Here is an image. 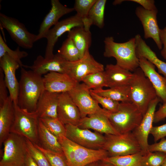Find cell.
Instances as JSON below:
<instances>
[{"mask_svg": "<svg viewBox=\"0 0 166 166\" xmlns=\"http://www.w3.org/2000/svg\"><path fill=\"white\" fill-rule=\"evenodd\" d=\"M51 8L40 25L37 35L36 42L45 38L51 27L55 25L64 15L74 10L73 8L68 7L62 4L58 0H51Z\"/></svg>", "mask_w": 166, "mask_h": 166, "instance_id": "cell-19", "label": "cell"}, {"mask_svg": "<svg viewBox=\"0 0 166 166\" xmlns=\"http://www.w3.org/2000/svg\"><path fill=\"white\" fill-rule=\"evenodd\" d=\"M15 117L14 103L10 96L0 106V145L1 146L10 133Z\"/></svg>", "mask_w": 166, "mask_h": 166, "instance_id": "cell-25", "label": "cell"}, {"mask_svg": "<svg viewBox=\"0 0 166 166\" xmlns=\"http://www.w3.org/2000/svg\"><path fill=\"white\" fill-rule=\"evenodd\" d=\"M57 53L68 61H74L81 58L78 50L72 40L68 38L63 42Z\"/></svg>", "mask_w": 166, "mask_h": 166, "instance_id": "cell-32", "label": "cell"}, {"mask_svg": "<svg viewBox=\"0 0 166 166\" xmlns=\"http://www.w3.org/2000/svg\"><path fill=\"white\" fill-rule=\"evenodd\" d=\"M97 161L94 162L90 164H89L85 166H97Z\"/></svg>", "mask_w": 166, "mask_h": 166, "instance_id": "cell-50", "label": "cell"}, {"mask_svg": "<svg viewBox=\"0 0 166 166\" xmlns=\"http://www.w3.org/2000/svg\"><path fill=\"white\" fill-rule=\"evenodd\" d=\"M39 119L46 128L58 138L61 136L66 137L65 125L58 118L45 117Z\"/></svg>", "mask_w": 166, "mask_h": 166, "instance_id": "cell-35", "label": "cell"}, {"mask_svg": "<svg viewBox=\"0 0 166 166\" xmlns=\"http://www.w3.org/2000/svg\"><path fill=\"white\" fill-rule=\"evenodd\" d=\"M67 37L72 40L79 51L81 58H82L91 46L92 36L90 30L84 26L75 27L68 32Z\"/></svg>", "mask_w": 166, "mask_h": 166, "instance_id": "cell-27", "label": "cell"}, {"mask_svg": "<svg viewBox=\"0 0 166 166\" xmlns=\"http://www.w3.org/2000/svg\"><path fill=\"white\" fill-rule=\"evenodd\" d=\"M0 24L19 46L26 49L33 47L36 42L37 35L29 32L25 25L17 19L0 13Z\"/></svg>", "mask_w": 166, "mask_h": 166, "instance_id": "cell-9", "label": "cell"}, {"mask_svg": "<svg viewBox=\"0 0 166 166\" xmlns=\"http://www.w3.org/2000/svg\"><path fill=\"white\" fill-rule=\"evenodd\" d=\"M96 94L121 102H131L129 85L110 88L104 89L92 90Z\"/></svg>", "mask_w": 166, "mask_h": 166, "instance_id": "cell-29", "label": "cell"}, {"mask_svg": "<svg viewBox=\"0 0 166 166\" xmlns=\"http://www.w3.org/2000/svg\"><path fill=\"white\" fill-rule=\"evenodd\" d=\"M21 68L17 105L29 112L36 111L38 100L45 90L43 77L31 70Z\"/></svg>", "mask_w": 166, "mask_h": 166, "instance_id": "cell-1", "label": "cell"}, {"mask_svg": "<svg viewBox=\"0 0 166 166\" xmlns=\"http://www.w3.org/2000/svg\"><path fill=\"white\" fill-rule=\"evenodd\" d=\"M105 109L90 114L81 119L77 126L83 129H92L96 132L105 134L119 135L105 113Z\"/></svg>", "mask_w": 166, "mask_h": 166, "instance_id": "cell-18", "label": "cell"}, {"mask_svg": "<svg viewBox=\"0 0 166 166\" xmlns=\"http://www.w3.org/2000/svg\"><path fill=\"white\" fill-rule=\"evenodd\" d=\"M134 38L137 57L141 56L146 58L157 68L159 73L166 78V62L157 57L156 53L147 44L140 35L137 34Z\"/></svg>", "mask_w": 166, "mask_h": 166, "instance_id": "cell-26", "label": "cell"}, {"mask_svg": "<svg viewBox=\"0 0 166 166\" xmlns=\"http://www.w3.org/2000/svg\"><path fill=\"white\" fill-rule=\"evenodd\" d=\"M67 61L57 53L50 59H46L39 55L37 56L32 65H24L23 67L29 68L41 76L51 72L66 73Z\"/></svg>", "mask_w": 166, "mask_h": 166, "instance_id": "cell-20", "label": "cell"}, {"mask_svg": "<svg viewBox=\"0 0 166 166\" xmlns=\"http://www.w3.org/2000/svg\"><path fill=\"white\" fill-rule=\"evenodd\" d=\"M28 152L38 166H51L44 153L26 139Z\"/></svg>", "mask_w": 166, "mask_h": 166, "instance_id": "cell-39", "label": "cell"}, {"mask_svg": "<svg viewBox=\"0 0 166 166\" xmlns=\"http://www.w3.org/2000/svg\"><path fill=\"white\" fill-rule=\"evenodd\" d=\"M38 133L41 146L46 149L64 155L58 138L46 128L39 118Z\"/></svg>", "mask_w": 166, "mask_h": 166, "instance_id": "cell-28", "label": "cell"}, {"mask_svg": "<svg viewBox=\"0 0 166 166\" xmlns=\"http://www.w3.org/2000/svg\"><path fill=\"white\" fill-rule=\"evenodd\" d=\"M68 93L79 109L81 118L103 109L92 96L90 90L83 83H78Z\"/></svg>", "mask_w": 166, "mask_h": 166, "instance_id": "cell-12", "label": "cell"}, {"mask_svg": "<svg viewBox=\"0 0 166 166\" xmlns=\"http://www.w3.org/2000/svg\"><path fill=\"white\" fill-rule=\"evenodd\" d=\"M160 37L163 46L161 51V54L164 58L166 60V27L160 29Z\"/></svg>", "mask_w": 166, "mask_h": 166, "instance_id": "cell-46", "label": "cell"}, {"mask_svg": "<svg viewBox=\"0 0 166 166\" xmlns=\"http://www.w3.org/2000/svg\"><path fill=\"white\" fill-rule=\"evenodd\" d=\"M97 166H115L111 163L105 161L104 160H100L97 161Z\"/></svg>", "mask_w": 166, "mask_h": 166, "instance_id": "cell-48", "label": "cell"}, {"mask_svg": "<svg viewBox=\"0 0 166 166\" xmlns=\"http://www.w3.org/2000/svg\"><path fill=\"white\" fill-rule=\"evenodd\" d=\"M139 67L149 80L155 89L157 97L163 103L166 102V78L160 75L155 66L145 58L139 56Z\"/></svg>", "mask_w": 166, "mask_h": 166, "instance_id": "cell-21", "label": "cell"}, {"mask_svg": "<svg viewBox=\"0 0 166 166\" xmlns=\"http://www.w3.org/2000/svg\"><path fill=\"white\" fill-rule=\"evenodd\" d=\"M15 117L10 132L24 137L34 144L39 145L38 126L39 117L37 112H30L14 104Z\"/></svg>", "mask_w": 166, "mask_h": 166, "instance_id": "cell-6", "label": "cell"}, {"mask_svg": "<svg viewBox=\"0 0 166 166\" xmlns=\"http://www.w3.org/2000/svg\"><path fill=\"white\" fill-rule=\"evenodd\" d=\"M7 89L4 73L2 69L0 68V106L3 105L9 97Z\"/></svg>", "mask_w": 166, "mask_h": 166, "instance_id": "cell-41", "label": "cell"}, {"mask_svg": "<svg viewBox=\"0 0 166 166\" xmlns=\"http://www.w3.org/2000/svg\"><path fill=\"white\" fill-rule=\"evenodd\" d=\"M125 1L126 0H115L113 2V4L115 5L120 4L121 3H122L123 2Z\"/></svg>", "mask_w": 166, "mask_h": 166, "instance_id": "cell-49", "label": "cell"}, {"mask_svg": "<svg viewBox=\"0 0 166 166\" xmlns=\"http://www.w3.org/2000/svg\"><path fill=\"white\" fill-rule=\"evenodd\" d=\"M80 26H84L83 24L76 14L59 21L49 30L46 36L47 43L44 57L47 59L53 58L54 56L53 53L54 48L59 38L73 28Z\"/></svg>", "mask_w": 166, "mask_h": 166, "instance_id": "cell-13", "label": "cell"}, {"mask_svg": "<svg viewBox=\"0 0 166 166\" xmlns=\"http://www.w3.org/2000/svg\"><path fill=\"white\" fill-rule=\"evenodd\" d=\"M140 4L144 9L149 10H152L157 9L153 0H129Z\"/></svg>", "mask_w": 166, "mask_h": 166, "instance_id": "cell-44", "label": "cell"}, {"mask_svg": "<svg viewBox=\"0 0 166 166\" xmlns=\"http://www.w3.org/2000/svg\"><path fill=\"white\" fill-rule=\"evenodd\" d=\"M160 166H166V157Z\"/></svg>", "mask_w": 166, "mask_h": 166, "instance_id": "cell-51", "label": "cell"}, {"mask_svg": "<svg viewBox=\"0 0 166 166\" xmlns=\"http://www.w3.org/2000/svg\"><path fill=\"white\" fill-rule=\"evenodd\" d=\"M148 150L149 152H160L166 154V139L162 138L158 142L149 144Z\"/></svg>", "mask_w": 166, "mask_h": 166, "instance_id": "cell-43", "label": "cell"}, {"mask_svg": "<svg viewBox=\"0 0 166 166\" xmlns=\"http://www.w3.org/2000/svg\"><path fill=\"white\" fill-rule=\"evenodd\" d=\"M57 114L58 118L65 125L77 126L81 119L79 109L68 92L59 94Z\"/></svg>", "mask_w": 166, "mask_h": 166, "instance_id": "cell-17", "label": "cell"}, {"mask_svg": "<svg viewBox=\"0 0 166 166\" xmlns=\"http://www.w3.org/2000/svg\"><path fill=\"white\" fill-rule=\"evenodd\" d=\"M24 166H38L28 151L26 156Z\"/></svg>", "mask_w": 166, "mask_h": 166, "instance_id": "cell-47", "label": "cell"}, {"mask_svg": "<svg viewBox=\"0 0 166 166\" xmlns=\"http://www.w3.org/2000/svg\"><path fill=\"white\" fill-rule=\"evenodd\" d=\"M107 87L110 88L128 85L133 73L117 64H107L104 71Z\"/></svg>", "mask_w": 166, "mask_h": 166, "instance_id": "cell-23", "label": "cell"}, {"mask_svg": "<svg viewBox=\"0 0 166 166\" xmlns=\"http://www.w3.org/2000/svg\"><path fill=\"white\" fill-rule=\"evenodd\" d=\"M58 139L68 166H85L109 156L108 152L103 149L94 150L86 148L74 143L65 136Z\"/></svg>", "mask_w": 166, "mask_h": 166, "instance_id": "cell-3", "label": "cell"}, {"mask_svg": "<svg viewBox=\"0 0 166 166\" xmlns=\"http://www.w3.org/2000/svg\"><path fill=\"white\" fill-rule=\"evenodd\" d=\"M166 118V102L163 103L157 111L155 112L153 122L157 123Z\"/></svg>", "mask_w": 166, "mask_h": 166, "instance_id": "cell-45", "label": "cell"}, {"mask_svg": "<svg viewBox=\"0 0 166 166\" xmlns=\"http://www.w3.org/2000/svg\"><path fill=\"white\" fill-rule=\"evenodd\" d=\"M104 113L112 125L120 134L132 132L139 125L143 117L138 109L131 102H120L118 110L116 113H111L105 109Z\"/></svg>", "mask_w": 166, "mask_h": 166, "instance_id": "cell-5", "label": "cell"}, {"mask_svg": "<svg viewBox=\"0 0 166 166\" xmlns=\"http://www.w3.org/2000/svg\"><path fill=\"white\" fill-rule=\"evenodd\" d=\"M104 42L105 57L114 58L116 64L131 72L139 67L134 37L126 42L118 43L115 42L113 37H108L105 38Z\"/></svg>", "mask_w": 166, "mask_h": 166, "instance_id": "cell-2", "label": "cell"}, {"mask_svg": "<svg viewBox=\"0 0 166 166\" xmlns=\"http://www.w3.org/2000/svg\"><path fill=\"white\" fill-rule=\"evenodd\" d=\"M106 0H97L89 13L87 21L89 28L93 25L100 29L104 26V14Z\"/></svg>", "mask_w": 166, "mask_h": 166, "instance_id": "cell-30", "label": "cell"}, {"mask_svg": "<svg viewBox=\"0 0 166 166\" xmlns=\"http://www.w3.org/2000/svg\"><path fill=\"white\" fill-rule=\"evenodd\" d=\"M104 69V65L95 60L89 50L81 58L74 61H67L66 64V74L77 83L81 82L84 77L89 74Z\"/></svg>", "mask_w": 166, "mask_h": 166, "instance_id": "cell-11", "label": "cell"}, {"mask_svg": "<svg viewBox=\"0 0 166 166\" xmlns=\"http://www.w3.org/2000/svg\"><path fill=\"white\" fill-rule=\"evenodd\" d=\"M157 9L152 10H147L141 6L135 10L136 16L141 22L144 30L145 39H152L159 49H162V44L160 37L159 28L157 19Z\"/></svg>", "mask_w": 166, "mask_h": 166, "instance_id": "cell-14", "label": "cell"}, {"mask_svg": "<svg viewBox=\"0 0 166 166\" xmlns=\"http://www.w3.org/2000/svg\"><path fill=\"white\" fill-rule=\"evenodd\" d=\"M65 127L66 137L72 141L90 149H103L105 138L102 134L70 124H65Z\"/></svg>", "mask_w": 166, "mask_h": 166, "instance_id": "cell-10", "label": "cell"}, {"mask_svg": "<svg viewBox=\"0 0 166 166\" xmlns=\"http://www.w3.org/2000/svg\"><path fill=\"white\" fill-rule=\"evenodd\" d=\"M105 141L103 149L108 157L129 155L141 151L140 146L132 132L119 135L105 134Z\"/></svg>", "mask_w": 166, "mask_h": 166, "instance_id": "cell-8", "label": "cell"}, {"mask_svg": "<svg viewBox=\"0 0 166 166\" xmlns=\"http://www.w3.org/2000/svg\"><path fill=\"white\" fill-rule=\"evenodd\" d=\"M91 94L93 98L102 106L103 109L111 113H115L118 110L120 103L110 98L99 95L90 90Z\"/></svg>", "mask_w": 166, "mask_h": 166, "instance_id": "cell-38", "label": "cell"}, {"mask_svg": "<svg viewBox=\"0 0 166 166\" xmlns=\"http://www.w3.org/2000/svg\"><path fill=\"white\" fill-rule=\"evenodd\" d=\"M34 144L44 153L51 166H68L64 155L46 149L38 144Z\"/></svg>", "mask_w": 166, "mask_h": 166, "instance_id": "cell-37", "label": "cell"}, {"mask_svg": "<svg viewBox=\"0 0 166 166\" xmlns=\"http://www.w3.org/2000/svg\"><path fill=\"white\" fill-rule=\"evenodd\" d=\"M166 154L160 152H148L143 155L141 166H160Z\"/></svg>", "mask_w": 166, "mask_h": 166, "instance_id": "cell-40", "label": "cell"}, {"mask_svg": "<svg viewBox=\"0 0 166 166\" xmlns=\"http://www.w3.org/2000/svg\"><path fill=\"white\" fill-rule=\"evenodd\" d=\"M144 155L141 151L131 155L108 157L103 160L111 163L115 166H141Z\"/></svg>", "mask_w": 166, "mask_h": 166, "instance_id": "cell-31", "label": "cell"}, {"mask_svg": "<svg viewBox=\"0 0 166 166\" xmlns=\"http://www.w3.org/2000/svg\"><path fill=\"white\" fill-rule=\"evenodd\" d=\"M3 143L0 166H24L28 151L26 139L10 132Z\"/></svg>", "mask_w": 166, "mask_h": 166, "instance_id": "cell-7", "label": "cell"}, {"mask_svg": "<svg viewBox=\"0 0 166 166\" xmlns=\"http://www.w3.org/2000/svg\"><path fill=\"white\" fill-rule=\"evenodd\" d=\"M45 90L57 93L68 92L78 83L66 73L50 72L43 77Z\"/></svg>", "mask_w": 166, "mask_h": 166, "instance_id": "cell-22", "label": "cell"}, {"mask_svg": "<svg viewBox=\"0 0 166 166\" xmlns=\"http://www.w3.org/2000/svg\"><path fill=\"white\" fill-rule=\"evenodd\" d=\"M59 94L44 90L40 96L37 105L36 111L39 118L45 117L58 118L57 109Z\"/></svg>", "mask_w": 166, "mask_h": 166, "instance_id": "cell-24", "label": "cell"}, {"mask_svg": "<svg viewBox=\"0 0 166 166\" xmlns=\"http://www.w3.org/2000/svg\"><path fill=\"white\" fill-rule=\"evenodd\" d=\"M81 82L90 90H95L107 87L104 71L89 74L84 77Z\"/></svg>", "mask_w": 166, "mask_h": 166, "instance_id": "cell-34", "label": "cell"}, {"mask_svg": "<svg viewBox=\"0 0 166 166\" xmlns=\"http://www.w3.org/2000/svg\"><path fill=\"white\" fill-rule=\"evenodd\" d=\"M97 0H76L74 7L76 14L81 19L84 27L90 30L87 21V17L90 10Z\"/></svg>", "mask_w": 166, "mask_h": 166, "instance_id": "cell-33", "label": "cell"}, {"mask_svg": "<svg viewBox=\"0 0 166 166\" xmlns=\"http://www.w3.org/2000/svg\"><path fill=\"white\" fill-rule=\"evenodd\" d=\"M6 53L7 54L11 57L17 61L20 65V67H23L21 59L28 55V53L25 51H20L19 47L15 50L10 49L7 45L0 34V58Z\"/></svg>", "mask_w": 166, "mask_h": 166, "instance_id": "cell-36", "label": "cell"}, {"mask_svg": "<svg viewBox=\"0 0 166 166\" xmlns=\"http://www.w3.org/2000/svg\"><path fill=\"white\" fill-rule=\"evenodd\" d=\"M0 66L3 71L10 96L14 104H17L19 83L16 76V70L20 67L15 60L6 53L0 58Z\"/></svg>", "mask_w": 166, "mask_h": 166, "instance_id": "cell-16", "label": "cell"}, {"mask_svg": "<svg viewBox=\"0 0 166 166\" xmlns=\"http://www.w3.org/2000/svg\"><path fill=\"white\" fill-rule=\"evenodd\" d=\"M129 85L131 102L136 106L144 116L151 102L157 97L156 91L139 67L133 72Z\"/></svg>", "mask_w": 166, "mask_h": 166, "instance_id": "cell-4", "label": "cell"}, {"mask_svg": "<svg viewBox=\"0 0 166 166\" xmlns=\"http://www.w3.org/2000/svg\"><path fill=\"white\" fill-rule=\"evenodd\" d=\"M161 100L158 97L150 103L139 125L132 132L138 142L144 155L148 153V138L152 127L156 106Z\"/></svg>", "mask_w": 166, "mask_h": 166, "instance_id": "cell-15", "label": "cell"}, {"mask_svg": "<svg viewBox=\"0 0 166 166\" xmlns=\"http://www.w3.org/2000/svg\"><path fill=\"white\" fill-rule=\"evenodd\" d=\"M150 134L153 136L155 142L164 138L166 136V124L159 126H153Z\"/></svg>", "mask_w": 166, "mask_h": 166, "instance_id": "cell-42", "label": "cell"}]
</instances>
